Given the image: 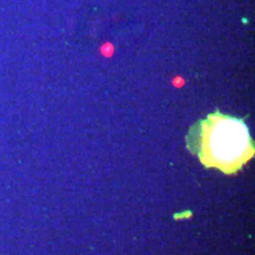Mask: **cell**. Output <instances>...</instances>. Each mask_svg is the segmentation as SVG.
<instances>
[{
	"label": "cell",
	"instance_id": "1",
	"mask_svg": "<svg viewBox=\"0 0 255 255\" xmlns=\"http://www.w3.org/2000/svg\"><path fill=\"white\" fill-rule=\"evenodd\" d=\"M186 145L206 168L234 175L255 154L254 141L244 119L216 110L190 127Z\"/></svg>",
	"mask_w": 255,
	"mask_h": 255
}]
</instances>
